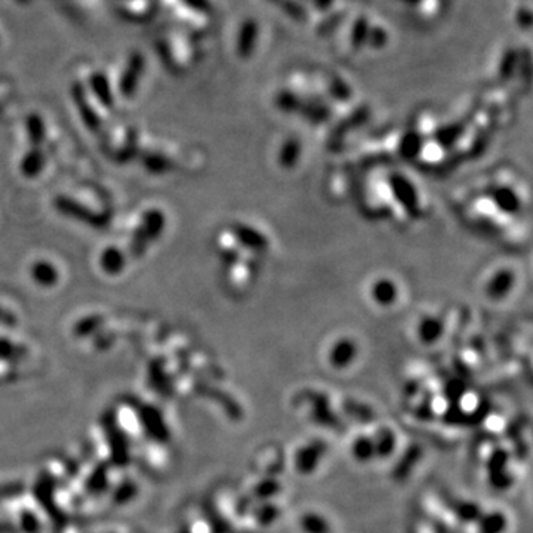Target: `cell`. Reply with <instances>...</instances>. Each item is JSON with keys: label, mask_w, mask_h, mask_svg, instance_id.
<instances>
[{"label": "cell", "mask_w": 533, "mask_h": 533, "mask_svg": "<svg viewBox=\"0 0 533 533\" xmlns=\"http://www.w3.org/2000/svg\"><path fill=\"white\" fill-rule=\"evenodd\" d=\"M123 264H125L123 255H122V253H120L119 250H116L114 248L107 249V250L103 253V257H101V265H103V269H104L107 273L116 274L117 271L122 270Z\"/></svg>", "instance_id": "cell-5"}, {"label": "cell", "mask_w": 533, "mask_h": 533, "mask_svg": "<svg viewBox=\"0 0 533 533\" xmlns=\"http://www.w3.org/2000/svg\"><path fill=\"white\" fill-rule=\"evenodd\" d=\"M277 6L282 9L283 14L290 20L304 22L308 18V12L301 0H280Z\"/></svg>", "instance_id": "cell-2"}, {"label": "cell", "mask_w": 533, "mask_h": 533, "mask_svg": "<svg viewBox=\"0 0 533 533\" xmlns=\"http://www.w3.org/2000/svg\"><path fill=\"white\" fill-rule=\"evenodd\" d=\"M42 167H43V157L39 151L27 154L21 163L22 174H26L27 177L38 175L42 171Z\"/></svg>", "instance_id": "cell-7"}, {"label": "cell", "mask_w": 533, "mask_h": 533, "mask_svg": "<svg viewBox=\"0 0 533 533\" xmlns=\"http://www.w3.org/2000/svg\"><path fill=\"white\" fill-rule=\"evenodd\" d=\"M310 2L314 6V9H317L319 12H326L333 6L335 0H310Z\"/></svg>", "instance_id": "cell-13"}, {"label": "cell", "mask_w": 533, "mask_h": 533, "mask_svg": "<svg viewBox=\"0 0 533 533\" xmlns=\"http://www.w3.org/2000/svg\"><path fill=\"white\" fill-rule=\"evenodd\" d=\"M386 43H389V33H386L382 27H370L368 34L366 45L375 47V50H381Z\"/></svg>", "instance_id": "cell-8"}, {"label": "cell", "mask_w": 533, "mask_h": 533, "mask_svg": "<svg viewBox=\"0 0 533 533\" xmlns=\"http://www.w3.org/2000/svg\"><path fill=\"white\" fill-rule=\"evenodd\" d=\"M516 20H517V24H518L520 29L529 30L532 27V12H530V9L529 8H520L517 10Z\"/></svg>", "instance_id": "cell-12"}, {"label": "cell", "mask_w": 533, "mask_h": 533, "mask_svg": "<svg viewBox=\"0 0 533 533\" xmlns=\"http://www.w3.org/2000/svg\"><path fill=\"white\" fill-rule=\"evenodd\" d=\"M258 40V22L255 20H246L243 26L240 29L239 42H237V52L240 57L248 58L255 51Z\"/></svg>", "instance_id": "cell-1"}, {"label": "cell", "mask_w": 533, "mask_h": 533, "mask_svg": "<svg viewBox=\"0 0 533 533\" xmlns=\"http://www.w3.org/2000/svg\"><path fill=\"white\" fill-rule=\"evenodd\" d=\"M406 2L407 3H418V2H421V0H406Z\"/></svg>", "instance_id": "cell-15"}, {"label": "cell", "mask_w": 533, "mask_h": 533, "mask_svg": "<svg viewBox=\"0 0 533 533\" xmlns=\"http://www.w3.org/2000/svg\"><path fill=\"white\" fill-rule=\"evenodd\" d=\"M517 59H518V55L514 50H508L504 54L502 61H501V68H500L502 77L513 76V73H514L516 66H517Z\"/></svg>", "instance_id": "cell-9"}, {"label": "cell", "mask_w": 533, "mask_h": 533, "mask_svg": "<svg viewBox=\"0 0 533 533\" xmlns=\"http://www.w3.org/2000/svg\"><path fill=\"white\" fill-rule=\"evenodd\" d=\"M329 89L333 93L335 98L339 101H347L350 98V88L345 84V82L339 77H333L329 83Z\"/></svg>", "instance_id": "cell-10"}, {"label": "cell", "mask_w": 533, "mask_h": 533, "mask_svg": "<svg viewBox=\"0 0 533 533\" xmlns=\"http://www.w3.org/2000/svg\"><path fill=\"white\" fill-rule=\"evenodd\" d=\"M163 215L160 212H149V215L145 216V227H144V236L147 239H156L157 234L162 233L163 230Z\"/></svg>", "instance_id": "cell-6"}, {"label": "cell", "mask_w": 533, "mask_h": 533, "mask_svg": "<svg viewBox=\"0 0 533 533\" xmlns=\"http://www.w3.org/2000/svg\"><path fill=\"white\" fill-rule=\"evenodd\" d=\"M344 18H345V14H341V12H338V14H331L328 18H326V20L320 24L319 29H317V31H319L320 34H323V36H324V34H329L331 31H333V30L338 29V26L343 22Z\"/></svg>", "instance_id": "cell-11"}, {"label": "cell", "mask_w": 533, "mask_h": 533, "mask_svg": "<svg viewBox=\"0 0 533 533\" xmlns=\"http://www.w3.org/2000/svg\"><path fill=\"white\" fill-rule=\"evenodd\" d=\"M31 276L38 283L43 286H51L57 282L58 274L57 270L50 262H38L33 265L31 269Z\"/></svg>", "instance_id": "cell-4"}, {"label": "cell", "mask_w": 533, "mask_h": 533, "mask_svg": "<svg viewBox=\"0 0 533 533\" xmlns=\"http://www.w3.org/2000/svg\"><path fill=\"white\" fill-rule=\"evenodd\" d=\"M369 21L368 18L365 17H359L354 24H353V29H351V45H353V47L356 51L361 50L363 46L366 45L368 42V34H369Z\"/></svg>", "instance_id": "cell-3"}, {"label": "cell", "mask_w": 533, "mask_h": 533, "mask_svg": "<svg viewBox=\"0 0 533 533\" xmlns=\"http://www.w3.org/2000/svg\"><path fill=\"white\" fill-rule=\"evenodd\" d=\"M266 2H269V3H273V5H277L278 2H280V0H266Z\"/></svg>", "instance_id": "cell-14"}, {"label": "cell", "mask_w": 533, "mask_h": 533, "mask_svg": "<svg viewBox=\"0 0 533 533\" xmlns=\"http://www.w3.org/2000/svg\"><path fill=\"white\" fill-rule=\"evenodd\" d=\"M301 2H302V0H301ZM306 2H310V0H306Z\"/></svg>", "instance_id": "cell-16"}]
</instances>
